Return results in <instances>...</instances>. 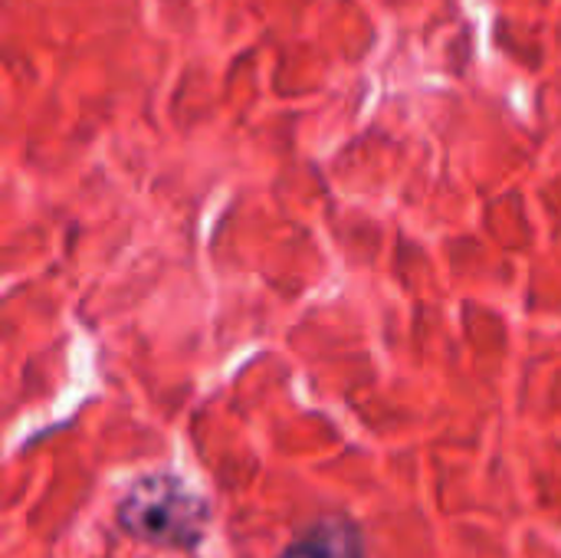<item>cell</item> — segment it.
Returning <instances> with one entry per match:
<instances>
[{"mask_svg": "<svg viewBox=\"0 0 561 558\" xmlns=\"http://www.w3.org/2000/svg\"><path fill=\"white\" fill-rule=\"evenodd\" d=\"M279 558H368V553L362 529L348 516L332 513L316 520L306 533H299L279 553Z\"/></svg>", "mask_w": 561, "mask_h": 558, "instance_id": "obj_2", "label": "cell"}, {"mask_svg": "<svg viewBox=\"0 0 561 558\" xmlns=\"http://www.w3.org/2000/svg\"><path fill=\"white\" fill-rule=\"evenodd\" d=\"M115 523L135 543L158 549H194L210 526V506L181 477L148 474L125 490L115 506Z\"/></svg>", "mask_w": 561, "mask_h": 558, "instance_id": "obj_1", "label": "cell"}]
</instances>
